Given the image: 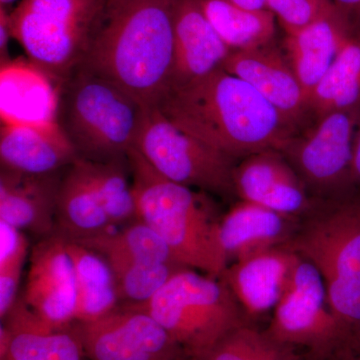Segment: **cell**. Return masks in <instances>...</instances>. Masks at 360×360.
Returning <instances> with one entry per match:
<instances>
[{"instance_id": "obj_1", "label": "cell", "mask_w": 360, "mask_h": 360, "mask_svg": "<svg viewBox=\"0 0 360 360\" xmlns=\"http://www.w3.org/2000/svg\"><path fill=\"white\" fill-rule=\"evenodd\" d=\"M174 6L175 0H105L77 68L155 108L172 84Z\"/></svg>"}, {"instance_id": "obj_2", "label": "cell", "mask_w": 360, "mask_h": 360, "mask_svg": "<svg viewBox=\"0 0 360 360\" xmlns=\"http://www.w3.org/2000/svg\"><path fill=\"white\" fill-rule=\"evenodd\" d=\"M155 108L180 129L236 160L278 150L300 131L251 85L224 68L168 90Z\"/></svg>"}, {"instance_id": "obj_3", "label": "cell", "mask_w": 360, "mask_h": 360, "mask_svg": "<svg viewBox=\"0 0 360 360\" xmlns=\"http://www.w3.org/2000/svg\"><path fill=\"white\" fill-rule=\"evenodd\" d=\"M127 158L139 219L160 236L179 264L221 278L229 260L220 241L221 217L212 198L165 179L137 149Z\"/></svg>"}, {"instance_id": "obj_4", "label": "cell", "mask_w": 360, "mask_h": 360, "mask_svg": "<svg viewBox=\"0 0 360 360\" xmlns=\"http://www.w3.org/2000/svg\"><path fill=\"white\" fill-rule=\"evenodd\" d=\"M146 106L110 80L75 70L63 82L58 123L82 160L127 158Z\"/></svg>"}, {"instance_id": "obj_5", "label": "cell", "mask_w": 360, "mask_h": 360, "mask_svg": "<svg viewBox=\"0 0 360 360\" xmlns=\"http://www.w3.org/2000/svg\"><path fill=\"white\" fill-rule=\"evenodd\" d=\"M288 246L321 272L329 307L345 326H360V188L319 200Z\"/></svg>"}, {"instance_id": "obj_6", "label": "cell", "mask_w": 360, "mask_h": 360, "mask_svg": "<svg viewBox=\"0 0 360 360\" xmlns=\"http://www.w3.org/2000/svg\"><path fill=\"white\" fill-rule=\"evenodd\" d=\"M139 305L193 359L246 324L245 312L224 281L195 269L180 270L148 302Z\"/></svg>"}, {"instance_id": "obj_7", "label": "cell", "mask_w": 360, "mask_h": 360, "mask_svg": "<svg viewBox=\"0 0 360 360\" xmlns=\"http://www.w3.org/2000/svg\"><path fill=\"white\" fill-rule=\"evenodd\" d=\"M105 0H21L11 35L30 61L65 82L84 59Z\"/></svg>"}, {"instance_id": "obj_8", "label": "cell", "mask_w": 360, "mask_h": 360, "mask_svg": "<svg viewBox=\"0 0 360 360\" xmlns=\"http://www.w3.org/2000/svg\"><path fill=\"white\" fill-rule=\"evenodd\" d=\"M134 148L165 179L222 198L236 196L238 160L180 129L155 106L146 108Z\"/></svg>"}, {"instance_id": "obj_9", "label": "cell", "mask_w": 360, "mask_h": 360, "mask_svg": "<svg viewBox=\"0 0 360 360\" xmlns=\"http://www.w3.org/2000/svg\"><path fill=\"white\" fill-rule=\"evenodd\" d=\"M360 108L333 111L291 135L281 148L312 198L328 200L356 188L352 176Z\"/></svg>"}, {"instance_id": "obj_10", "label": "cell", "mask_w": 360, "mask_h": 360, "mask_svg": "<svg viewBox=\"0 0 360 360\" xmlns=\"http://www.w3.org/2000/svg\"><path fill=\"white\" fill-rule=\"evenodd\" d=\"M266 333L288 347H307L316 354H326L345 342L352 329L329 307L321 272L300 257Z\"/></svg>"}, {"instance_id": "obj_11", "label": "cell", "mask_w": 360, "mask_h": 360, "mask_svg": "<svg viewBox=\"0 0 360 360\" xmlns=\"http://www.w3.org/2000/svg\"><path fill=\"white\" fill-rule=\"evenodd\" d=\"M87 360H193L148 310L120 304L96 321L75 322Z\"/></svg>"}, {"instance_id": "obj_12", "label": "cell", "mask_w": 360, "mask_h": 360, "mask_svg": "<svg viewBox=\"0 0 360 360\" xmlns=\"http://www.w3.org/2000/svg\"><path fill=\"white\" fill-rule=\"evenodd\" d=\"M22 300L49 326L68 328L75 323V267L60 234L42 238L33 246Z\"/></svg>"}, {"instance_id": "obj_13", "label": "cell", "mask_w": 360, "mask_h": 360, "mask_svg": "<svg viewBox=\"0 0 360 360\" xmlns=\"http://www.w3.org/2000/svg\"><path fill=\"white\" fill-rule=\"evenodd\" d=\"M236 198L264 206L285 217H307L314 200L300 175L277 149L245 156L234 168Z\"/></svg>"}, {"instance_id": "obj_14", "label": "cell", "mask_w": 360, "mask_h": 360, "mask_svg": "<svg viewBox=\"0 0 360 360\" xmlns=\"http://www.w3.org/2000/svg\"><path fill=\"white\" fill-rule=\"evenodd\" d=\"M222 68L251 85L298 130L311 122L309 97L276 44L232 51Z\"/></svg>"}, {"instance_id": "obj_15", "label": "cell", "mask_w": 360, "mask_h": 360, "mask_svg": "<svg viewBox=\"0 0 360 360\" xmlns=\"http://www.w3.org/2000/svg\"><path fill=\"white\" fill-rule=\"evenodd\" d=\"M300 259V255L290 246H277L232 262L220 279L243 312L257 316L276 309Z\"/></svg>"}, {"instance_id": "obj_16", "label": "cell", "mask_w": 360, "mask_h": 360, "mask_svg": "<svg viewBox=\"0 0 360 360\" xmlns=\"http://www.w3.org/2000/svg\"><path fill=\"white\" fill-rule=\"evenodd\" d=\"M0 360H87L72 326L54 328L18 298L0 328Z\"/></svg>"}, {"instance_id": "obj_17", "label": "cell", "mask_w": 360, "mask_h": 360, "mask_svg": "<svg viewBox=\"0 0 360 360\" xmlns=\"http://www.w3.org/2000/svg\"><path fill=\"white\" fill-rule=\"evenodd\" d=\"M231 52L198 0H175L174 63L169 89L220 70Z\"/></svg>"}, {"instance_id": "obj_18", "label": "cell", "mask_w": 360, "mask_h": 360, "mask_svg": "<svg viewBox=\"0 0 360 360\" xmlns=\"http://www.w3.org/2000/svg\"><path fill=\"white\" fill-rule=\"evenodd\" d=\"M58 123H1V168L30 175L58 174L78 160Z\"/></svg>"}, {"instance_id": "obj_19", "label": "cell", "mask_w": 360, "mask_h": 360, "mask_svg": "<svg viewBox=\"0 0 360 360\" xmlns=\"http://www.w3.org/2000/svg\"><path fill=\"white\" fill-rule=\"evenodd\" d=\"M1 63V123L58 122L63 82L30 60L16 59Z\"/></svg>"}, {"instance_id": "obj_20", "label": "cell", "mask_w": 360, "mask_h": 360, "mask_svg": "<svg viewBox=\"0 0 360 360\" xmlns=\"http://www.w3.org/2000/svg\"><path fill=\"white\" fill-rule=\"evenodd\" d=\"M58 174L30 175L1 168L0 220L44 238L56 233Z\"/></svg>"}, {"instance_id": "obj_21", "label": "cell", "mask_w": 360, "mask_h": 360, "mask_svg": "<svg viewBox=\"0 0 360 360\" xmlns=\"http://www.w3.org/2000/svg\"><path fill=\"white\" fill-rule=\"evenodd\" d=\"M296 221L297 219L257 203L238 201L220 219V241L229 265L269 248L288 245L297 229Z\"/></svg>"}, {"instance_id": "obj_22", "label": "cell", "mask_w": 360, "mask_h": 360, "mask_svg": "<svg viewBox=\"0 0 360 360\" xmlns=\"http://www.w3.org/2000/svg\"><path fill=\"white\" fill-rule=\"evenodd\" d=\"M112 229L89 161L78 158L59 182L56 233L70 240H84Z\"/></svg>"}, {"instance_id": "obj_23", "label": "cell", "mask_w": 360, "mask_h": 360, "mask_svg": "<svg viewBox=\"0 0 360 360\" xmlns=\"http://www.w3.org/2000/svg\"><path fill=\"white\" fill-rule=\"evenodd\" d=\"M349 37L336 11L285 34L286 58L307 97L314 91Z\"/></svg>"}, {"instance_id": "obj_24", "label": "cell", "mask_w": 360, "mask_h": 360, "mask_svg": "<svg viewBox=\"0 0 360 360\" xmlns=\"http://www.w3.org/2000/svg\"><path fill=\"white\" fill-rule=\"evenodd\" d=\"M66 248L75 267V322L96 321L117 309L120 302L115 276L105 258L70 239H66Z\"/></svg>"}, {"instance_id": "obj_25", "label": "cell", "mask_w": 360, "mask_h": 360, "mask_svg": "<svg viewBox=\"0 0 360 360\" xmlns=\"http://www.w3.org/2000/svg\"><path fill=\"white\" fill-rule=\"evenodd\" d=\"M215 32L231 51L274 44L276 15L269 9H248L224 0H198Z\"/></svg>"}, {"instance_id": "obj_26", "label": "cell", "mask_w": 360, "mask_h": 360, "mask_svg": "<svg viewBox=\"0 0 360 360\" xmlns=\"http://www.w3.org/2000/svg\"><path fill=\"white\" fill-rule=\"evenodd\" d=\"M360 108V37H348L309 96L311 122L333 111Z\"/></svg>"}, {"instance_id": "obj_27", "label": "cell", "mask_w": 360, "mask_h": 360, "mask_svg": "<svg viewBox=\"0 0 360 360\" xmlns=\"http://www.w3.org/2000/svg\"><path fill=\"white\" fill-rule=\"evenodd\" d=\"M75 241L104 257H123L148 264H180L160 236L139 219L106 233Z\"/></svg>"}, {"instance_id": "obj_28", "label": "cell", "mask_w": 360, "mask_h": 360, "mask_svg": "<svg viewBox=\"0 0 360 360\" xmlns=\"http://www.w3.org/2000/svg\"><path fill=\"white\" fill-rule=\"evenodd\" d=\"M89 161L97 191L113 229L139 219L129 158L94 162Z\"/></svg>"}, {"instance_id": "obj_29", "label": "cell", "mask_w": 360, "mask_h": 360, "mask_svg": "<svg viewBox=\"0 0 360 360\" xmlns=\"http://www.w3.org/2000/svg\"><path fill=\"white\" fill-rule=\"evenodd\" d=\"M104 258L115 276L120 304L148 302L174 274L188 269L180 264H148L118 257Z\"/></svg>"}, {"instance_id": "obj_30", "label": "cell", "mask_w": 360, "mask_h": 360, "mask_svg": "<svg viewBox=\"0 0 360 360\" xmlns=\"http://www.w3.org/2000/svg\"><path fill=\"white\" fill-rule=\"evenodd\" d=\"M193 360H297L293 347L248 324L224 336L205 355Z\"/></svg>"}, {"instance_id": "obj_31", "label": "cell", "mask_w": 360, "mask_h": 360, "mask_svg": "<svg viewBox=\"0 0 360 360\" xmlns=\"http://www.w3.org/2000/svg\"><path fill=\"white\" fill-rule=\"evenodd\" d=\"M28 255L25 232L0 220V317L4 319L18 300L21 272Z\"/></svg>"}, {"instance_id": "obj_32", "label": "cell", "mask_w": 360, "mask_h": 360, "mask_svg": "<svg viewBox=\"0 0 360 360\" xmlns=\"http://www.w3.org/2000/svg\"><path fill=\"white\" fill-rule=\"evenodd\" d=\"M285 34L292 33L335 11L330 0H266Z\"/></svg>"}, {"instance_id": "obj_33", "label": "cell", "mask_w": 360, "mask_h": 360, "mask_svg": "<svg viewBox=\"0 0 360 360\" xmlns=\"http://www.w3.org/2000/svg\"><path fill=\"white\" fill-rule=\"evenodd\" d=\"M349 37H360V0H330Z\"/></svg>"}, {"instance_id": "obj_34", "label": "cell", "mask_w": 360, "mask_h": 360, "mask_svg": "<svg viewBox=\"0 0 360 360\" xmlns=\"http://www.w3.org/2000/svg\"><path fill=\"white\" fill-rule=\"evenodd\" d=\"M13 37L11 30V20L1 7V15H0V51H1V63L9 60L6 56L7 44L9 39Z\"/></svg>"}, {"instance_id": "obj_35", "label": "cell", "mask_w": 360, "mask_h": 360, "mask_svg": "<svg viewBox=\"0 0 360 360\" xmlns=\"http://www.w3.org/2000/svg\"><path fill=\"white\" fill-rule=\"evenodd\" d=\"M352 176L354 186L360 188V122L354 139V158H352Z\"/></svg>"}, {"instance_id": "obj_36", "label": "cell", "mask_w": 360, "mask_h": 360, "mask_svg": "<svg viewBox=\"0 0 360 360\" xmlns=\"http://www.w3.org/2000/svg\"><path fill=\"white\" fill-rule=\"evenodd\" d=\"M224 1L231 2V4L243 7V8L266 9V6H265L266 0H224Z\"/></svg>"}, {"instance_id": "obj_37", "label": "cell", "mask_w": 360, "mask_h": 360, "mask_svg": "<svg viewBox=\"0 0 360 360\" xmlns=\"http://www.w3.org/2000/svg\"><path fill=\"white\" fill-rule=\"evenodd\" d=\"M15 1V0H0L1 2V6H7V4H13V2Z\"/></svg>"}, {"instance_id": "obj_38", "label": "cell", "mask_w": 360, "mask_h": 360, "mask_svg": "<svg viewBox=\"0 0 360 360\" xmlns=\"http://www.w3.org/2000/svg\"><path fill=\"white\" fill-rule=\"evenodd\" d=\"M356 360H360V359H356Z\"/></svg>"}]
</instances>
